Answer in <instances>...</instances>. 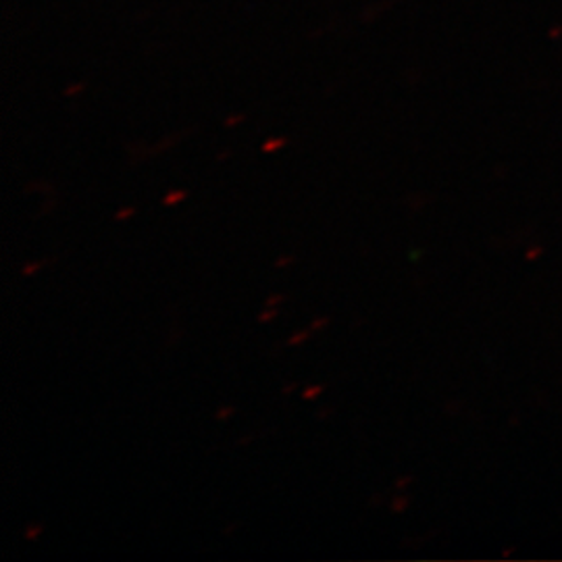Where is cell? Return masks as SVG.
Instances as JSON below:
<instances>
[{
  "mask_svg": "<svg viewBox=\"0 0 562 562\" xmlns=\"http://www.w3.org/2000/svg\"><path fill=\"white\" fill-rule=\"evenodd\" d=\"M186 196H188V194H186L183 190H176V192H169V194L162 199V202H165L167 206H171V204H176V202L183 201Z\"/></svg>",
  "mask_w": 562,
  "mask_h": 562,
  "instance_id": "cell-1",
  "label": "cell"
},
{
  "mask_svg": "<svg viewBox=\"0 0 562 562\" xmlns=\"http://www.w3.org/2000/svg\"><path fill=\"white\" fill-rule=\"evenodd\" d=\"M322 392V385H311V387L304 390V398H306V401H315Z\"/></svg>",
  "mask_w": 562,
  "mask_h": 562,
  "instance_id": "cell-2",
  "label": "cell"
},
{
  "mask_svg": "<svg viewBox=\"0 0 562 562\" xmlns=\"http://www.w3.org/2000/svg\"><path fill=\"white\" fill-rule=\"evenodd\" d=\"M283 144H285V140H281V138L280 140H269L265 146H262V150H265V153H271V150H278V148H281Z\"/></svg>",
  "mask_w": 562,
  "mask_h": 562,
  "instance_id": "cell-3",
  "label": "cell"
},
{
  "mask_svg": "<svg viewBox=\"0 0 562 562\" xmlns=\"http://www.w3.org/2000/svg\"><path fill=\"white\" fill-rule=\"evenodd\" d=\"M306 338H308V331H299L296 336H292V338L288 340V344H290V346H296V344H302V341H306Z\"/></svg>",
  "mask_w": 562,
  "mask_h": 562,
  "instance_id": "cell-4",
  "label": "cell"
},
{
  "mask_svg": "<svg viewBox=\"0 0 562 562\" xmlns=\"http://www.w3.org/2000/svg\"><path fill=\"white\" fill-rule=\"evenodd\" d=\"M278 317V311L276 308H269V311H265L261 317H259V322H271V319H276Z\"/></svg>",
  "mask_w": 562,
  "mask_h": 562,
  "instance_id": "cell-5",
  "label": "cell"
},
{
  "mask_svg": "<svg viewBox=\"0 0 562 562\" xmlns=\"http://www.w3.org/2000/svg\"><path fill=\"white\" fill-rule=\"evenodd\" d=\"M136 211L134 209H123V211H120L117 213V220H127V217H132Z\"/></svg>",
  "mask_w": 562,
  "mask_h": 562,
  "instance_id": "cell-6",
  "label": "cell"
},
{
  "mask_svg": "<svg viewBox=\"0 0 562 562\" xmlns=\"http://www.w3.org/2000/svg\"><path fill=\"white\" fill-rule=\"evenodd\" d=\"M38 269H41V262H36V265H30V267H25V269H23V273H25V276H32V273H36Z\"/></svg>",
  "mask_w": 562,
  "mask_h": 562,
  "instance_id": "cell-7",
  "label": "cell"
},
{
  "mask_svg": "<svg viewBox=\"0 0 562 562\" xmlns=\"http://www.w3.org/2000/svg\"><path fill=\"white\" fill-rule=\"evenodd\" d=\"M41 533V525H34V527H30V531H27V538L32 540V538H36Z\"/></svg>",
  "mask_w": 562,
  "mask_h": 562,
  "instance_id": "cell-8",
  "label": "cell"
},
{
  "mask_svg": "<svg viewBox=\"0 0 562 562\" xmlns=\"http://www.w3.org/2000/svg\"><path fill=\"white\" fill-rule=\"evenodd\" d=\"M232 413H234V408H229V406H227V408H222V411H220V415H217V417H220V419H227Z\"/></svg>",
  "mask_w": 562,
  "mask_h": 562,
  "instance_id": "cell-9",
  "label": "cell"
},
{
  "mask_svg": "<svg viewBox=\"0 0 562 562\" xmlns=\"http://www.w3.org/2000/svg\"><path fill=\"white\" fill-rule=\"evenodd\" d=\"M327 323H329V319H325V317H323V319H315V323H313V329H323Z\"/></svg>",
  "mask_w": 562,
  "mask_h": 562,
  "instance_id": "cell-10",
  "label": "cell"
},
{
  "mask_svg": "<svg viewBox=\"0 0 562 562\" xmlns=\"http://www.w3.org/2000/svg\"><path fill=\"white\" fill-rule=\"evenodd\" d=\"M281 301H283V296H280V294H276V296H271V299L267 301V304H269V306H276V304H278V302Z\"/></svg>",
  "mask_w": 562,
  "mask_h": 562,
  "instance_id": "cell-11",
  "label": "cell"
},
{
  "mask_svg": "<svg viewBox=\"0 0 562 562\" xmlns=\"http://www.w3.org/2000/svg\"><path fill=\"white\" fill-rule=\"evenodd\" d=\"M290 261H292V259H280L278 267H285V265H290Z\"/></svg>",
  "mask_w": 562,
  "mask_h": 562,
  "instance_id": "cell-12",
  "label": "cell"
}]
</instances>
